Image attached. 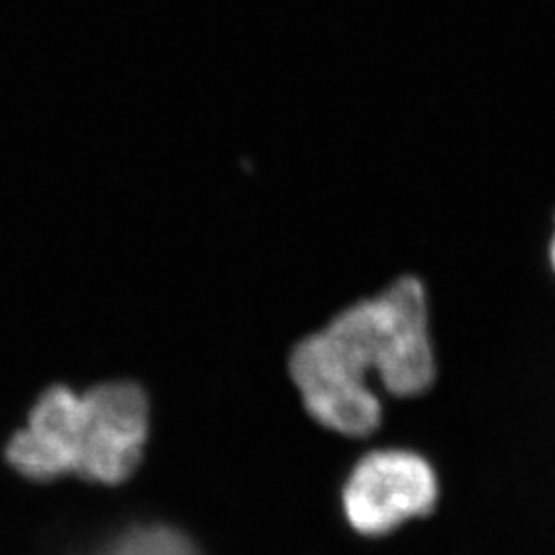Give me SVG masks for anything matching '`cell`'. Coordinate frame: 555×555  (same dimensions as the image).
<instances>
[{"label":"cell","mask_w":555,"mask_h":555,"mask_svg":"<svg viewBox=\"0 0 555 555\" xmlns=\"http://www.w3.org/2000/svg\"><path fill=\"white\" fill-rule=\"evenodd\" d=\"M438 477L428 459L408 449H377L362 456L341 492L350 527L366 537L396 531L405 520L433 513Z\"/></svg>","instance_id":"obj_2"},{"label":"cell","mask_w":555,"mask_h":555,"mask_svg":"<svg viewBox=\"0 0 555 555\" xmlns=\"http://www.w3.org/2000/svg\"><path fill=\"white\" fill-rule=\"evenodd\" d=\"M550 259H552V268H554L555 272V238L554 243H552V249H550Z\"/></svg>","instance_id":"obj_5"},{"label":"cell","mask_w":555,"mask_h":555,"mask_svg":"<svg viewBox=\"0 0 555 555\" xmlns=\"http://www.w3.org/2000/svg\"><path fill=\"white\" fill-rule=\"evenodd\" d=\"M85 424L75 476L118 486L137 472L151 433V401L134 380H103L82 391Z\"/></svg>","instance_id":"obj_3"},{"label":"cell","mask_w":555,"mask_h":555,"mask_svg":"<svg viewBox=\"0 0 555 555\" xmlns=\"http://www.w3.org/2000/svg\"><path fill=\"white\" fill-rule=\"evenodd\" d=\"M430 300L424 282L401 276L337 311L291 350L288 375L307 414L350 438L373 435L383 403L371 375L393 397L426 393L437 380Z\"/></svg>","instance_id":"obj_1"},{"label":"cell","mask_w":555,"mask_h":555,"mask_svg":"<svg viewBox=\"0 0 555 555\" xmlns=\"http://www.w3.org/2000/svg\"><path fill=\"white\" fill-rule=\"evenodd\" d=\"M82 424V391L66 385L46 389L29 410L25 426L9 438L7 463L31 481H54L77 474Z\"/></svg>","instance_id":"obj_4"}]
</instances>
